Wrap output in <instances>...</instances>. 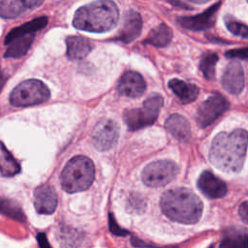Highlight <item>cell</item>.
I'll return each instance as SVG.
<instances>
[{
    "label": "cell",
    "mask_w": 248,
    "mask_h": 248,
    "mask_svg": "<svg viewBox=\"0 0 248 248\" xmlns=\"http://www.w3.org/2000/svg\"><path fill=\"white\" fill-rule=\"evenodd\" d=\"M37 240H38V243L41 247H49V243L47 242V239H46V236L45 233H39L37 235Z\"/></svg>",
    "instance_id": "32"
},
{
    "label": "cell",
    "mask_w": 248,
    "mask_h": 248,
    "mask_svg": "<svg viewBox=\"0 0 248 248\" xmlns=\"http://www.w3.org/2000/svg\"><path fill=\"white\" fill-rule=\"evenodd\" d=\"M247 1H248V0H247Z\"/></svg>",
    "instance_id": "35"
},
{
    "label": "cell",
    "mask_w": 248,
    "mask_h": 248,
    "mask_svg": "<svg viewBox=\"0 0 248 248\" xmlns=\"http://www.w3.org/2000/svg\"><path fill=\"white\" fill-rule=\"evenodd\" d=\"M34 36L35 34H30L13 40L10 44L7 45L9 46L5 51L4 56L9 58H18L24 55L30 48L34 40Z\"/></svg>",
    "instance_id": "23"
},
{
    "label": "cell",
    "mask_w": 248,
    "mask_h": 248,
    "mask_svg": "<svg viewBox=\"0 0 248 248\" xmlns=\"http://www.w3.org/2000/svg\"><path fill=\"white\" fill-rule=\"evenodd\" d=\"M119 137V127L116 122L110 119L100 121L92 132V142L100 151L111 149L117 142Z\"/></svg>",
    "instance_id": "9"
},
{
    "label": "cell",
    "mask_w": 248,
    "mask_h": 248,
    "mask_svg": "<svg viewBox=\"0 0 248 248\" xmlns=\"http://www.w3.org/2000/svg\"><path fill=\"white\" fill-rule=\"evenodd\" d=\"M166 129L179 141H187L191 138V128L187 119L180 114H171L165 123Z\"/></svg>",
    "instance_id": "17"
},
{
    "label": "cell",
    "mask_w": 248,
    "mask_h": 248,
    "mask_svg": "<svg viewBox=\"0 0 248 248\" xmlns=\"http://www.w3.org/2000/svg\"><path fill=\"white\" fill-rule=\"evenodd\" d=\"M34 206L40 214H51L57 206V194L49 184H43L34 192Z\"/></svg>",
    "instance_id": "12"
},
{
    "label": "cell",
    "mask_w": 248,
    "mask_h": 248,
    "mask_svg": "<svg viewBox=\"0 0 248 248\" xmlns=\"http://www.w3.org/2000/svg\"><path fill=\"white\" fill-rule=\"evenodd\" d=\"M50 97L48 87L39 79H26L16 86L10 95L14 107H30L42 104Z\"/></svg>",
    "instance_id": "5"
},
{
    "label": "cell",
    "mask_w": 248,
    "mask_h": 248,
    "mask_svg": "<svg viewBox=\"0 0 248 248\" xmlns=\"http://www.w3.org/2000/svg\"><path fill=\"white\" fill-rule=\"evenodd\" d=\"M95 177L93 162L82 155L75 156L64 167L60 182L64 191L77 193L88 189Z\"/></svg>",
    "instance_id": "4"
},
{
    "label": "cell",
    "mask_w": 248,
    "mask_h": 248,
    "mask_svg": "<svg viewBox=\"0 0 248 248\" xmlns=\"http://www.w3.org/2000/svg\"><path fill=\"white\" fill-rule=\"evenodd\" d=\"M178 170L177 165L170 160L155 161L143 169L142 181L149 187H162L172 181Z\"/></svg>",
    "instance_id": "7"
},
{
    "label": "cell",
    "mask_w": 248,
    "mask_h": 248,
    "mask_svg": "<svg viewBox=\"0 0 248 248\" xmlns=\"http://www.w3.org/2000/svg\"><path fill=\"white\" fill-rule=\"evenodd\" d=\"M168 2H170L171 5L181 8V9H191V7H189L188 5H186L185 3H183L181 0H167Z\"/></svg>",
    "instance_id": "33"
},
{
    "label": "cell",
    "mask_w": 248,
    "mask_h": 248,
    "mask_svg": "<svg viewBox=\"0 0 248 248\" xmlns=\"http://www.w3.org/2000/svg\"><path fill=\"white\" fill-rule=\"evenodd\" d=\"M244 83L245 78L242 66L236 61L230 62L226 66L222 76L224 89L232 95H236L242 91Z\"/></svg>",
    "instance_id": "11"
},
{
    "label": "cell",
    "mask_w": 248,
    "mask_h": 248,
    "mask_svg": "<svg viewBox=\"0 0 248 248\" xmlns=\"http://www.w3.org/2000/svg\"><path fill=\"white\" fill-rule=\"evenodd\" d=\"M142 20L141 16L138 12L128 11L124 15V21L122 28L119 32L117 40L129 44L136 40L141 32Z\"/></svg>",
    "instance_id": "15"
},
{
    "label": "cell",
    "mask_w": 248,
    "mask_h": 248,
    "mask_svg": "<svg viewBox=\"0 0 248 248\" xmlns=\"http://www.w3.org/2000/svg\"><path fill=\"white\" fill-rule=\"evenodd\" d=\"M188 1H190V2H192V3L202 4V3H206V2H208V1H210V0H188Z\"/></svg>",
    "instance_id": "34"
},
{
    "label": "cell",
    "mask_w": 248,
    "mask_h": 248,
    "mask_svg": "<svg viewBox=\"0 0 248 248\" xmlns=\"http://www.w3.org/2000/svg\"><path fill=\"white\" fill-rule=\"evenodd\" d=\"M47 22H48V20H47L46 16H41V17H37L31 21H28L16 28H14L7 34L4 44L7 46L13 40H15L18 37L35 34L37 31L46 27Z\"/></svg>",
    "instance_id": "18"
},
{
    "label": "cell",
    "mask_w": 248,
    "mask_h": 248,
    "mask_svg": "<svg viewBox=\"0 0 248 248\" xmlns=\"http://www.w3.org/2000/svg\"><path fill=\"white\" fill-rule=\"evenodd\" d=\"M200 191L209 199H220L227 194L226 183L209 170H204L199 177Z\"/></svg>",
    "instance_id": "13"
},
{
    "label": "cell",
    "mask_w": 248,
    "mask_h": 248,
    "mask_svg": "<svg viewBox=\"0 0 248 248\" xmlns=\"http://www.w3.org/2000/svg\"><path fill=\"white\" fill-rule=\"evenodd\" d=\"M221 247H247L248 230L240 228H230L224 232Z\"/></svg>",
    "instance_id": "20"
},
{
    "label": "cell",
    "mask_w": 248,
    "mask_h": 248,
    "mask_svg": "<svg viewBox=\"0 0 248 248\" xmlns=\"http://www.w3.org/2000/svg\"><path fill=\"white\" fill-rule=\"evenodd\" d=\"M0 213L18 222L25 221V215L21 207L14 201L0 196Z\"/></svg>",
    "instance_id": "25"
},
{
    "label": "cell",
    "mask_w": 248,
    "mask_h": 248,
    "mask_svg": "<svg viewBox=\"0 0 248 248\" xmlns=\"http://www.w3.org/2000/svg\"><path fill=\"white\" fill-rule=\"evenodd\" d=\"M162 96L155 94L147 98L142 107L127 109L124 112V121L130 131H137L146 126L152 125L163 107Z\"/></svg>",
    "instance_id": "6"
},
{
    "label": "cell",
    "mask_w": 248,
    "mask_h": 248,
    "mask_svg": "<svg viewBox=\"0 0 248 248\" xmlns=\"http://www.w3.org/2000/svg\"><path fill=\"white\" fill-rule=\"evenodd\" d=\"M238 213L241 217V220L248 224V202H244L240 204Z\"/></svg>",
    "instance_id": "31"
},
{
    "label": "cell",
    "mask_w": 248,
    "mask_h": 248,
    "mask_svg": "<svg viewBox=\"0 0 248 248\" xmlns=\"http://www.w3.org/2000/svg\"><path fill=\"white\" fill-rule=\"evenodd\" d=\"M117 90L121 95L129 98H138L145 90V81L137 72L127 71L120 78Z\"/></svg>",
    "instance_id": "14"
},
{
    "label": "cell",
    "mask_w": 248,
    "mask_h": 248,
    "mask_svg": "<svg viewBox=\"0 0 248 248\" xmlns=\"http://www.w3.org/2000/svg\"><path fill=\"white\" fill-rule=\"evenodd\" d=\"M230 107L227 99L214 94L206 99L199 108L197 112V123L201 128H205L215 122Z\"/></svg>",
    "instance_id": "8"
},
{
    "label": "cell",
    "mask_w": 248,
    "mask_h": 248,
    "mask_svg": "<svg viewBox=\"0 0 248 248\" xmlns=\"http://www.w3.org/2000/svg\"><path fill=\"white\" fill-rule=\"evenodd\" d=\"M25 12L20 0H0V17L2 18H15Z\"/></svg>",
    "instance_id": "24"
},
{
    "label": "cell",
    "mask_w": 248,
    "mask_h": 248,
    "mask_svg": "<svg viewBox=\"0 0 248 248\" xmlns=\"http://www.w3.org/2000/svg\"><path fill=\"white\" fill-rule=\"evenodd\" d=\"M169 87L183 104L191 103L199 96V88L195 84L187 83L177 78L170 79L169 81Z\"/></svg>",
    "instance_id": "19"
},
{
    "label": "cell",
    "mask_w": 248,
    "mask_h": 248,
    "mask_svg": "<svg viewBox=\"0 0 248 248\" xmlns=\"http://www.w3.org/2000/svg\"><path fill=\"white\" fill-rule=\"evenodd\" d=\"M109 229H110L111 232L114 233V234H117V235H125V234H127L126 231L122 230L121 228H119L117 226V224L115 223L114 218H113V216L111 214L109 215Z\"/></svg>",
    "instance_id": "29"
},
{
    "label": "cell",
    "mask_w": 248,
    "mask_h": 248,
    "mask_svg": "<svg viewBox=\"0 0 248 248\" xmlns=\"http://www.w3.org/2000/svg\"><path fill=\"white\" fill-rule=\"evenodd\" d=\"M20 171V165L6 148L4 143L0 141V173L3 176H15Z\"/></svg>",
    "instance_id": "21"
},
{
    "label": "cell",
    "mask_w": 248,
    "mask_h": 248,
    "mask_svg": "<svg viewBox=\"0 0 248 248\" xmlns=\"http://www.w3.org/2000/svg\"><path fill=\"white\" fill-rule=\"evenodd\" d=\"M67 57L70 60L85 58L93 48L92 43L81 36H70L66 39Z\"/></svg>",
    "instance_id": "16"
},
{
    "label": "cell",
    "mask_w": 248,
    "mask_h": 248,
    "mask_svg": "<svg viewBox=\"0 0 248 248\" xmlns=\"http://www.w3.org/2000/svg\"><path fill=\"white\" fill-rule=\"evenodd\" d=\"M248 147V132L236 129L215 136L209 150V160L217 169L226 172L241 170Z\"/></svg>",
    "instance_id": "1"
},
{
    "label": "cell",
    "mask_w": 248,
    "mask_h": 248,
    "mask_svg": "<svg viewBox=\"0 0 248 248\" xmlns=\"http://www.w3.org/2000/svg\"><path fill=\"white\" fill-rule=\"evenodd\" d=\"M160 205L168 218L182 224L197 223L203 208L201 199L186 188H174L166 191L161 197Z\"/></svg>",
    "instance_id": "2"
},
{
    "label": "cell",
    "mask_w": 248,
    "mask_h": 248,
    "mask_svg": "<svg viewBox=\"0 0 248 248\" xmlns=\"http://www.w3.org/2000/svg\"><path fill=\"white\" fill-rule=\"evenodd\" d=\"M226 56L232 59H248V47L229 50L226 52Z\"/></svg>",
    "instance_id": "28"
},
{
    "label": "cell",
    "mask_w": 248,
    "mask_h": 248,
    "mask_svg": "<svg viewBox=\"0 0 248 248\" xmlns=\"http://www.w3.org/2000/svg\"><path fill=\"white\" fill-rule=\"evenodd\" d=\"M118 18V8L112 0H97L77 10L73 25L78 30L103 33L115 27Z\"/></svg>",
    "instance_id": "3"
},
{
    "label": "cell",
    "mask_w": 248,
    "mask_h": 248,
    "mask_svg": "<svg viewBox=\"0 0 248 248\" xmlns=\"http://www.w3.org/2000/svg\"><path fill=\"white\" fill-rule=\"evenodd\" d=\"M172 38V31L171 29L162 23L155 28H153L149 34L147 35L146 39L144 40L145 44L154 46L156 47H164L167 46Z\"/></svg>",
    "instance_id": "22"
},
{
    "label": "cell",
    "mask_w": 248,
    "mask_h": 248,
    "mask_svg": "<svg viewBox=\"0 0 248 248\" xmlns=\"http://www.w3.org/2000/svg\"><path fill=\"white\" fill-rule=\"evenodd\" d=\"M20 2L22 3L23 7L25 8V10L27 12L29 10H33V9L39 7L44 2V0H20Z\"/></svg>",
    "instance_id": "30"
},
{
    "label": "cell",
    "mask_w": 248,
    "mask_h": 248,
    "mask_svg": "<svg viewBox=\"0 0 248 248\" xmlns=\"http://www.w3.org/2000/svg\"><path fill=\"white\" fill-rule=\"evenodd\" d=\"M218 60V56L215 53H206L202 56L201 63H200V69L207 79H214L215 78V66Z\"/></svg>",
    "instance_id": "26"
},
{
    "label": "cell",
    "mask_w": 248,
    "mask_h": 248,
    "mask_svg": "<svg viewBox=\"0 0 248 248\" xmlns=\"http://www.w3.org/2000/svg\"><path fill=\"white\" fill-rule=\"evenodd\" d=\"M225 23L228 28V30L232 33L233 35H236L238 37L248 39V26L233 19L231 16L225 17Z\"/></svg>",
    "instance_id": "27"
},
{
    "label": "cell",
    "mask_w": 248,
    "mask_h": 248,
    "mask_svg": "<svg viewBox=\"0 0 248 248\" xmlns=\"http://www.w3.org/2000/svg\"><path fill=\"white\" fill-rule=\"evenodd\" d=\"M220 6L221 3L218 2L200 15L193 16H180L177 18V22L181 27L192 31H202L209 29L215 23L216 14Z\"/></svg>",
    "instance_id": "10"
}]
</instances>
